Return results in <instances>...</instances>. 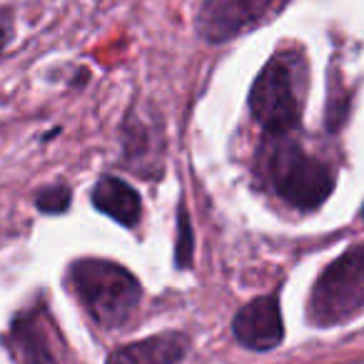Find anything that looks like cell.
Wrapping results in <instances>:
<instances>
[{"instance_id": "cell-1", "label": "cell", "mask_w": 364, "mask_h": 364, "mask_svg": "<svg viewBox=\"0 0 364 364\" xmlns=\"http://www.w3.org/2000/svg\"><path fill=\"white\" fill-rule=\"evenodd\" d=\"M70 284L87 314L105 329L122 327L142 297L135 274L110 259H77L70 267Z\"/></svg>"}, {"instance_id": "cell-2", "label": "cell", "mask_w": 364, "mask_h": 364, "mask_svg": "<svg viewBox=\"0 0 364 364\" xmlns=\"http://www.w3.org/2000/svg\"><path fill=\"white\" fill-rule=\"evenodd\" d=\"M302 60L294 53H277L255 77L250 112L267 135L284 137L302 120Z\"/></svg>"}, {"instance_id": "cell-3", "label": "cell", "mask_w": 364, "mask_h": 364, "mask_svg": "<svg viewBox=\"0 0 364 364\" xmlns=\"http://www.w3.org/2000/svg\"><path fill=\"white\" fill-rule=\"evenodd\" d=\"M262 175L297 210H317L334 190V172L289 140H272L262 152Z\"/></svg>"}, {"instance_id": "cell-4", "label": "cell", "mask_w": 364, "mask_h": 364, "mask_svg": "<svg viewBox=\"0 0 364 364\" xmlns=\"http://www.w3.org/2000/svg\"><path fill=\"white\" fill-rule=\"evenodd\" d=\"M364 307V242L339 255L314 282L307 317L317 327L344 324Z\"/></svg>"}, {"instance_id": "cell-5", "label": "cell", "mask_w": 364, "mask_h": 364, "mask_svg": "<svg viewBox=\"0 0 364 364\" xmlns=\"http://www.w3.org/2000/svg\"><path fill=\"white\" fill-rule=\"evenodd\" d=\"M279 6V0H205L198 31L208 43H228L274 16Z\"/></svg>"}, {"instance_id": "cell-6", "label": "cell", "mask_w": 364, "mask_h": 364, "mask_svg": "<svg viewBox=\"0 0 364 364\" xmlns=\"http://www.w3.org/2000/svg\"><path fill=\"white\" fill-rule=\"evenodd\" d=\"M232 334L240 344L255 352L274 349L284 337L282 314H279L277 294L259 297L255 302L245 304L232 319Z\"/></svg>"}, {"instance_id": "cell-7", "label": "cell", "mask_w": 364, "mask_h": 364, "mask_svg": "<svg viewBox=\"0 0 364 364\" xmlns=\"http://www.w3.org/2000/svg\"><path fill=\"white\" fill-rule=\"evenodd\" d=\"M8 349L16 364H60L48 337V317L41 309L21 314L13 322L8 334Z\"/></svg>"}, {"instance_id": "cell-8", "label": "cell", "mask_w": 364, "mask_h": 364, "mask_svg": "<svg viewBox=\"0 0 364 364\" xmlns=\"http://www.w3.org/2000/svg\"><path fill=\"white\" fill-rule=\"evenodd\" d=\"M190 349V339L180 332H162L140 342L125 344L107 357V364H177Z\"/></svg>"}, {"instance_id": "cell-9", "label": "cell", "mask_w": 364, "mask_h": 364, "mask_svg": "<svg viewBox=\"0 0 364 364\" xmlns=\"http://www.w3.org/2000/svg\"><path fill=\"white\" fill-rule=\"evenodd\" d=\"M92 205L125 228H135L142 213L140 195L127 182L112 175L97 180V185L92 188Z\"/></svg>"}, {"instance_id": "cell-10", "label": "cell", "mask_w": 364, "mask_h": 364, "mask_svg": "<svg viewBox=\"0 0 364 364\" xmlns=\"http://www.w3.org/2000/svg\"><path fill=\"white\" fill-rule=\"evenodd\" d=\"M193 225H190L188 210L177 208V240H175V262L177 267H190L193 262Z\"/></svg>"}, {"instance_id": "cell-11", "label": "cell", "mask_w": 364, "mask_h": 364, "mask_svg": "<svg viewBox=\"0 0 364 364\" xmlns=\"http://www.w3.org/2000/svg\"><path fill=\"white\" fill-rule=\"evenodd\" d=\"M68 205H70V190L65 188V185H55V188H48L46 193L38 198V208L43 210V213H63V210H68Z\"/></svg>"}]
</instances>
